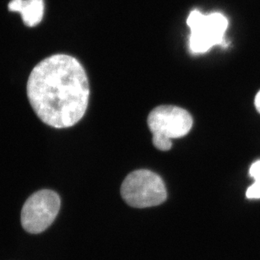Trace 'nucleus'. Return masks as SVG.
<instances>
[{
	"label": "nucleus",
	"instance_id": "6e6552de",
	"mask_svg": "<svg viewBox=\"0 0 260 260\" xmlns=\"http://www.w3.org/2000/svg\"><path fill=\"white\" fill-rule=\"evenodd\" d=\"M255 107L258 110V113H260V91L257 94L255 98Z\"/></svg>",
	"mask_w": 260,
	"mask_h": 260
},
{
	"label": "nucleus",
	"instance_id": "f257e3e1",
	"mask_svg": "<svg viewBox=\"0 0 260 260\" xmlns=\"http://www.w3.org/2000/svg\"><path fill=\"white\" fill-rule=\"evenodd\" d=\"M30 106L47 125L67 128L87 110L90 86L85 70L72 56L55 54L36 65L28 78Z\"/></svg>",
	"mask_w": 260,
	"mask_h": 260
},
{
	"label": "nucleus",
	"instance_id": "0eeeda50",
	"mask_svg": "<svg viewBox=\"0 0 260 260\" xmlns=\"http://www.w3.org/2000/svg\"><path fill=\"white\" fill-rule=\"evenodd\" d=\"M249 174L254 178V183L247 190L248 199H260V160H257L251 166Z\"/></svg>",
	"mask_w": 260,
	"mask_h": 260
},
{
	"label": "nucleus",
	"instance_id": "39448f33",
	"mask_svg": "<svg viewBox=\"0 0 260 260\" xmlns=\"http://www.w3.org/2000/svg\"><path fill=\"white\" fill-rule=\"evenodd\" d=\"M58 193L50 189L39 190L28 198L21 210V224L27 233H43L54 221L60 210Z\"/></svg>",
	"mask_w": 260,
	"mask_h": 260
},
{
	"label": "nucleus",
	"instance_id": "7ed1b4c3",
	"mask_svg": "<svg viewBox=\"0 0 260 260\" xmlns=\"http://www.w3.org/2000/svg\"><path fill=\"white\" fill-rule=\"evenodd\" d=\"M123 200L132 207H153L167 200L165 183L151 171L136 170L130 173L121 187Z\"/></svg>",
	"mask_w": 260,
	"mask_h": 260
},
{
	"label": "nucleus",
	"instance_id": "423d86ee",
	"mask_svg": "<svg viewBox=\"0 0 260 260\" xmlns=\"http://www.w3.org/2000/svg\"><path fill=\"white\" fill-rule=\"evenodd\" d=\"M9 10L20 13L25 25L31 27L43 20L44 3L43 0H12L9 4Z\"/></svg>",
	"mask_w": 260,
	"mask_h": 260
},
{
	"label": "nucleus",
	"instance_id": "f03ea898",
	"mask_svg": "<svg viewBox=\"0 0 260 260\" xmlns=\"http://www.w3.org/2000/svg\"><path fill=\"white\" fill-rule=\"evenodd\" d=\"M147 123L154 145L158 150L167 151L173 146V139L188 135L193 127V118L188 111L179 107L160 106L151 111Z\"/></svg>",
	"mask_w": 260,
	"mask_h": 260
},
{
	"label": "nucleus",
	"instance_id": "20e7f679",
	"mask_svg": "<svg viewBox=\"0 0 260 260\" xmlns=\"http://www.w3.org/2000/svg\"><path fill=\"white\" fill-rule=\"evenodd\" d=\"M190 28L189 47L193 53H204L214 46L223 45L224 36L228 29V20L220 13L204 15L199 10H193L187 20Z\"/></svg>",
	"mask_w": 260,
	"mask_h": 260
}]
</instances>
